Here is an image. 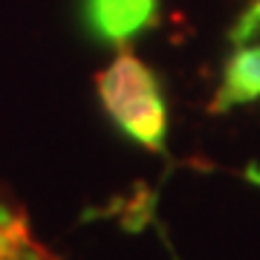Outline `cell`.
Returning <instances> with one entry per match:
<instances>
[{
    "mask_svg": "<svg viewBox=\"0 0 260 260\" xmlns=\"http://www.w3.org/2000/svg\"><path fill=\"white\" fill-rule=\"evenodd\" d=\"M99 95L121 130L150 150L162 148L165 139V104L156 78L136 55L121 52L102 75Z\"/></svg>",
    "mask_w": 260,
    "mask_h": 260,
    "instance_id": "cell-1",
    "label": "cell"
},
{
    "mask_svg": "<svg viewBox=\"0 0 260 260\" xmlns=\"http://www.w3.org/2000/svg\"><path fill=\"white\" fill-rule=\"evenodd\" d=\"M260 95V0L234 29V52L225 64L220 104H243Z\"/></svg>",
    "mask_w": 260,
    "mask_h": 260,
    "instance_id": "cell-2",
    "label": "cell"
},
{
    "mask_svg": "<svg viewBox=\"0 0 260 260\" xmlns=\"http://www.w3.org/2000/svg\"><path fill=\"white\" fill-rule=\"evenodd\" d=\"M84 15L95 35L124 44L139 29L150 26V20L156 18V0H87Z\"/></svg>",
    "mask_w": 260,
    "mask_h": 260,
    "instance_id": "cell-3",
    "label": "cell"
}]
</instances>
